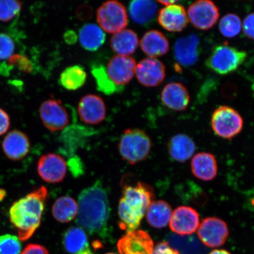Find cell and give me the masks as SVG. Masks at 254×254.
Listing matches in <instances>:
<instances>
[{
    "label": "cell",
    "instance_id": "obj_1",
    "mask_svg": "<svg viewBox=\"0 0 254 254\" xmlns=\"http://www.w3.org/2000/svg\"><path fill=\"white\" fill-rule=\"evenodd\" d=\"M77 224L91 235L104 237L110 217L106 190L99 181L84 189L78 198Z\"/></svg>",
    "mask_w": 254,
    "mask_h": 254
},
{
    "label": "cell",
    "instance_id": "obj_2",
    "mask_svg": "<svg viewBox=\"0 0 254 254\" xmlns=\"http://www.w3.org/2000/svg\"><path fill=\"white\" fill-rule=\"evenodd\" d=\"M46 187L41 186L13 203L9 217L20 241H26L39 228L47 197Z\"/></svg>",
    "mask_w": 254,
    "mask_h": 254
},
{
    "label": "cell",
    "instance_id": "obj_3",
    "mask_svg": "<svg viewBox=\"0 0 254 254\" xmlns=\"http://www.w3.org/2000/svg\"><path fill=\"white\" fill-rule=\"evenodd\" d=\"M154 197L153 189L147 184L124 187L119 205L121 229L127 233L136 230Z\"/></svg>",
    "mask_w": 254,
    "mask_h": 254
},
{
    "label": "cell",
    "instance_id": "obj_4",
    "mask_svg": "<svg viewBox=\"0 0 254 254\" xmlns=\"http://www.w3.org/2000/svg\"><path fill=\"white\" fill-rule=\"evenodd\" d=\"M152 147L151 139L139 129H127L124 132L119 144V151L124 160L135 164L145 160Z\"/></svg>",
    "mask_w": 254,
    "mask_h": 254
},
{
    "label": "cell",
    "instance_id": "obj_5",
    "mask_svg": "<svg viewBox=\"0 0 254 254\" xmlns=\"http://www.w3.org/2000/svg\"><path fill=\"white\" fill-rule=\"evenodd\" d=\"M247 58V53L226 44L214 48L206 59V67L218 74L225 75L236 71Z\"/></svg>",
    "mask_w": 254,
    "mask_h": 254
},
{
    "label": "cell",
    "instance_id": "obj_6",
    "mask_svg": "<svg viewBox=\"0 0 254 254\" xmlns=\"http://www.w3.org/2000/svg\"><path fill=\"white\" fill-rule=\"evenodd\" d=\"M211 127L216 135L224 139H231L242 131V117L236 110L223 106L217 108L212 114Z\"/></svg>",
    "mask_w": 254,
    "mask_h": 254
},
{
    "label": "cell",
    "instance_id": "obj_7",
    "mask_svg": "<svg viewBox=\"0 0 254 254\" xmlns=\"http://www.w3.org/2000/svg\"><path fill=\"white\" fill-rule=\"evenodd\" d=\"M97 20L101 29L114 34L126 29L128 25V14L122 2L108 1L98 8Z\"/></svg>",
    "mask_w": 254,
    "mask_h": 254
},
{
    "label": "cell",
    "instance_id": "obj_8",
    "mask_svg": "<svg viewBox=\"0 0 254 254\" xmlns=\"http://www.w3.org/2000/svg\"><path fill=\"white\" fill-rule=\"evenodd\" d=\"M187 15L193 27L200 30L206 31L211 29L217 23L220 12L214 2L201 0L190 6Z\"/></svg>",
    "mask_w": 254,
    "mask_h": 254
},
{
    "label": "cell",
    "instance_id": "obj_9",
    "mask_svg": "<svg viewBox=\"0 0 254 254\" xmlns=\"http://www.w3.org/2000/svg\"><path fill=\"white\" fill-rule=\"evenodd\" d=\"M198 236L206 247L217 248L223 246L229 236V229L224 221L217 217L205 218L199 224Z\"/></svg>",
    "mask_w": 254,
    "mask_h": 254
},
{
    "label": "cell",
    "instance_id": "obj_10",
    "mask_svg": "<svg viewBox=\"0 0 254 254\" xmlns=\"http://www.w3.org/2000/svg\"><path fill=\"white\" fill-rule=\"evenodd\" d=\"M39 113L43 125L50 131H62L68 125V114L61 101L49 99L44 101Z\"/></svg>",
    "mask_w": 254,
    "mask_h": 254
},
{
    "label": "cell",
    "instance_id": "obj_11",
    "mask_svg": "<svg viewBox=\"0 0 254 254\" xmlns=\"http://www.w3.org/2000/svg\"><path fill=\"white\" fill-rule=\"evenodd\" d=\"M136 78L146 87L158 86L166 76V66L160 60L154 58L142 59L136 64Z\"/></svg>",
    "mask_w": 254,
    "mask_h": 254
},
{
    "label": "cell",
    "instance_id": "obj_12",
    "mask_svg": "<svg viewBox=\"0 0 254 254\" xmlns=\"http://www.w3.org/2000/svg\"><path fill=\"white\" fill-rule=\"evenodd\" d=\"M120 254H152L153 240L147 232L135 230L127 233L117 243Z\"/></svg>",
    "mask_w": 254,
    "mask_h": 254
},
{
    "label": "cell",
    "instance_id": "obj_13",
    "mask_svg": "<svg viewBox=\"0 0 254 254\" xmlns=\"http://www.w3.org/2000/svg\"><path fill=\"white\" fill-rule=\"evenodd\" d=\"M37 170L41 179L46 182L59 183L64 179L67 172V165L60 155L50 153L40 157Z\"/></svg>",
    "mask_w": 254,
    "mask_h": 254
},
{
    "label": "cell",
    "instance_id": "obj_14",
    "mask_svg": "<svg viewBox=\"0 0 254 254\" xmlns=\"http://www.w3.org/2000/svg\"><path fill=\"white\" fill-rule=\"evenodd\" d=\"M171 231L180 236H189L195 233L199 226L198 212L190 206L177 207L171 216L170 221Z\"/></svg>",
    "mask_w": 254,
    "mask_h": 254
},
{
    "label": "cell",
    "instance_id": "obj_15",
    "mask_svg": "<svg viewBox=\"0 0 254 254\" xmlns=\"http://www.w3.org/2000/svg\"><path fill=\"white\" fill-rule=\"evenodd\" d=\"M135 60L129 56H116L110 60L106 71L117 87L129 83L135 74Z\"/></svg>",
    "mask_w": 254,
    "mask_h": 254
},
{
    "label": "cell",
    "instance_id": "obj_16",
    "mask_svg": "<svg viewBox=\"0 0 254 254\" xmlns=\"http://www.w3.org/2000/svg\"><path fill=\"white\" fill-rule=\"evenodd\" d=\"M78 112L84 123L96 125L106 119L107 109L102 98L97 95L88 94L79 101Z\"/></svg>",
    "mask_w": 254,
    "mask_h": 254
},
{
    "label": "cell",
    "instance_id": "obj_17",
    "mask_svg": "<svg viewBox=\"0 0 254 254\" xmlns=\"http://www.w3.org/2000/svg\"><path fill=\"white\" fill-rule=\"evenodd\" d=\"M200 41L195 34L180 38L175 43L174 54L178 64L184 67L192 66L198 62Z\"/></svg>",
    "mask_w": 254,
    "mask_h": 254
},
{
    "label": "cell",
    "instance_id": "obj_18",
    "mask_svg": "<svg viewBox=\"0 0 254 254\" xmlns=\"http://www.w3.org/2000/svg\"><path fill=\"white\" fill-rule=\"evenodd\" d=\"M157 19L162 27L172 33L183 31L189 22L185 8L176 4L161 8L158 12Z\"/></svg>",
    "mask_w": 254,
    "mask_h": 254
},
{
    "label": "cell",
    "instance_id": "obj_19",
    "mask_svg": "<svg viewBox=\"0 0 254 254\" xmlns=\"http://www.w3.org/2000/svg\"><path fill=\"white\" fill-rule=\"evenodd\" d=\"M30 141L28 136L19 130H12L8 133L2 142V150L7 157L12 161L23 160L30 151Z\"/></svg>",
    "mask_w": 254,
    "mask_h": 254
},
{
    "label": "cell",
    "instance_id": "obj_20",
    "mask_svg": "<svg viewBox=\"0 0 254 254\" xmlns=\"http://www.w3.org/2000/svg\"><path fill=\"white\" fill-rule=\"evenodd\" d=\"M161 100L165 106L171 110L183 111L188 108L190 96L188 90L180 82L167 84L161 93Z\"/></svg>",
    "mask_w": 254,
    "mask_h": 254
},
{
    "label": "cell",
    "instance_id": "obj_21",
    "mask_svg": "<svg viewBox=\"0 0 254 254\" xmlns=\"http://www.w3.org/2000/svg\"><path fill=\"white\" fill-rule=\"evenodd\" d=\"M140 47L149 58L163 56L170 50L169 41L166 36L160 31L155 30L146 32L140 41Z\"/></svg>",
    "mask_w": 254,
    "mask_h": 254
},
{
    "label": "cell",
    "instance_id": "obj_22",
    "mask_svg": "<svg viewBox=\"0 0 254 254\" xmlns=\"http://www.w3.org/2000/svg\"><path fill=\"white\" fill-rule=\"evenodd\" d=\"M190 168L193 176L204 182L213 180L218 173L217 160L208 152H199L195 155L192 158Z\"/></svg>",
    "mask_w": 254,
    "mask_h": 254
},
{
    "label": "cell",
    "instance_id": "obj_23",
    "mask_svg": "<svg viewBox=\"0 0 254 254\" xmlns=\"http://www.w3.org/2000/svg\"><path fill=\"white\" fill-rule=\"evenodd\" d=\"M196 145L189 135L184 134L175 135L168 144V150L175 161L184 163L195 153Z\"/></svg>",
    "mask_w": 254,
    "mask_h": 254
},
{
    "label": "cell",
    "instance_id": "obj_24",
    "mask_svg": "<svg viewBox=\"0 0 254 254\" xmlns=\"http://www.w3.org/2000/svg\"><path fill=\"white\" fill-rule=\"evenodd\" d=\"M138 45L137 35L130 29H125L114 34L110 40L111 49L117 56L132 55L137 49Z\"/></svg>",
    "mask_w": 254,
    "mask_h": 254
},
{
    "label": "cell",
    "instance_id": "obj_25",
    "mask_svg": "<svg viewBox=\"0 0 254 254\" xmlns=\"http://www.w3.org/2000/svg\"><path fill=\"white\" fill-rule=\"evenodd\" d=\"M172 214V208L170 204L163 200H158L152 201L149 206L146 218L151 227L160 229L170 223Z\"/></svg>",
    "mask_w": 254,
    "mask_h": 254
},
{
    "label": "cell",
    "instance_id": "obj_26",
    "mask_svg": "<svg viewBox=\"0 0 254 254\" xmlns=\"http://www.w3.org/2000/svg\"><path fill=\"white\" fill-rule=\"evenodd\" d=\"M79 39L85 50L94 52L103 45L106 41V34L98 25L87 24L79 30Z\"/></svg>",
    "mask_w": 254,
    "mask_h": 254
},
{
    "label": "cell",
    "instance_id": "obj_27",
    "mask_svg": "<svg viewBox=\"0 0 254 254\" xmlns=\"http://www.w3.org/2000/svg\"><path fill=\"white\" fill-rule=\"evenodd\" d=\"M156 3L148 0H135L130 2V17L135 23L145 24L153 20L157 12Z\"/></svg>",
    "mask_w": 254,
    "mask_h": 254
},
{
    "label": "cell",
    "instance_id": "obj_28",
    "mask_svg": "<svg viewBox=\"0 0 254 254\" xmlns=\"http://www.w3.org/2000/svg\"><path fill=\"white\" fill-rule=\"evenodd\" d=\"M78 203L68 196H63L56 200L52 206V214L57 221L67 223L77 217Z\"/></svg>",
    "mask_w": 254,
    "mask_h": 254
},
{
    "label": "cell",
    "instance_id": "obj_29",
    "mask_svg": "<svg viewBox=\"0 0 254 254\" xmlns=\"http://www.w3.org/2000/svg\"><path fill=\"white\" fill-rule=\"evenodd\" d=\"M87 77V73L83 67L80 65H73L63 71L60 81L66 90L74 91L83 86Z\"/></svg>",
    "mask_w": 254,
    "mask_h": 254
},
{
    "label": "cell",
    "instance_id": "obj_30",
    "mask_svg": "<svg viewBox=\"0 0 254 254\" xmlns=\"http://www.w3.org/2000/svg\"><path fill=\"white\" fill-rule=\"evenodd\" d=\"M63 245L69 254H77L88 249L86 234L81 228L73 227L66 230L63 237Z\"/></svg>",
    "mask_w": 254,
    "mask_h": 254
},
{
    "label": "cell",
    "instance_id": "obj_31",
    "mask_svg": "<svg viewBox=\"0 0 254 254\" xmlns=\"http://www.w3.org/2000/svg\"><path fill=\"white\" fill-rule=\"evenodd\" d=\"M242 25V21L239 16L228 13L221 19L219 23V30L222 36L232 39L240 33Z\"/></svg>",
    "mask_w": 254,
    "mask_h": 254
},
{
    "label": "cell",
    "instance_id": "obj_32",
    "mask_svg": "<svg viewBox=\"0 0 254 254\" xmlns=\"http://www.w3.org/2000/svg\"><path fill=\"white\" fill-rule=\"evenodd\" d=\"M91 72L96 81L98 90L106 95H111L118 91L119 87L111 81L103 65L93 66Z\"/></svg>",
    "mask_w": 254,
    "mask_h": 254
},
{
    "label": "cell",
    "instance_id": "obj_33",
    "mask_svg": "<svg viewBox=\"0 0 254 254\" xmlns=\"http://www.w3.org/2000/svg\"><path fill=\"white\" fill-rule=\"evenodd\" d=\"M23 4L15 0H0V21L8 22L12 20L21 10Z\"/></svg>",
    "mask_w": 254,
    "mask_h": 254
},
{
    "label": "cell",
    "instance_id": "obj_34",
    "mask_svg": "<svg viewBox=\"0 0 254 254\" xmlns=\"http://www.w3.org/2000/svg\"><path fill=\"white\" fill-rule=\"evenodd\" d=\"M22 246L17 237L11 234L0 236V254H20Z\"/></svg>",
    "mask_w": 254,
    "mask_h": 254
},
{
    "label": "cell",
    "instance_id": "obj_35",
    "mask_svg": "<svg viewBox=\"0 0 254 254\" xmlns=\"http://www.w3.org/2000/svg\"><path fill=\"white\" fill-rule=\"evenodd\" d=\"M15 50V44L7 34L0 33V60L10 58Z\"/></svg>",
    "mask_w": 254,
    "mask_h": 254
},
{
    "label": "cell",
    "instance_id": "obj_36",
    "mask_svg": "<svg viewBox=\"0 0 254 254\" xmlns=\"http://www.w3.org/2000/svg\"><path fill=\"white\" fill-rule=\"evenodd\" d=\"M11 64L17 65L19 69L22 71L30 72L33 69L29 60L24 56L15 55L11 56L9 60Z\"/></svg>",
    "mask_w": 254,
    "mask_h": 254
},
{
    "label": "cell",
    "instance_id": "obj_37",
    "mask_svg": "<svg viewBox=\"0 0 254 254\" xmlns=\"http://www.w3.org/2000/svg\"><path fill=\"white\" fill-rule=\"evenodd\" d=\"M242 28L244 34L249 39L254 40V12L247 15L243 21Z\"/></svg>",
    "mask_w": 254,
    "mask_h": 254
},
{
    "label": "cell",
    "instance_id": "obj_38",
    "mask_svg": "<svg viewBox=\"0 0 254 254\" xmlns=\"http://www.w3.org/2000/svg\"><path fill=\"white\" fill-rule=\"evenodd\" d=\"M152 254H180L176 249L170 246L169 243L165 242L159 243L155 246Z\"/></svg>",
    "mask_w": 254,
    "mask_h": 254
},
{
    "label": "cell",
    "instance_id": "obj_39",
    "mask_svg": "<svg viewBox=\"0 0 254 254\" xmlns=\"http://www.w3.org/2000/svg\"><path fill=\"white\" fill-rule=\"evenodd\" d=\"M20 254H50L45 247L40 244H30L25 247Z\"/></svg>",
    "mask_w": 254,
    "mask_h": 254
},
{
    "label": "cell",
    "instance_id": "obj_40",
    "mask_svg": "<svg viewBox=\"0 0 254 254\" xmlns=\"http://www.w3.org/2000/svg\"><path fill=\"white\" fill-rule=\"evenodd\" d=\"M10 127V119L8 114L4 110L0 109V135L7 132Z\"/></svg>",
    "mask_w": 254,
    "mask_h": 254
},
{
    "label": "cell",
    "instance_id": "obj_41",
    "mask_svg": "<svg viewBox=\"0 0 254 254\" xmlns=\"http://www.w3.org/2000/svg\"><path fill=\"white\" fill-rule=\"evenodd\" d=\"M91 8L88 5H83L77 9V15L79 20H86L91 15Z\"/></svg>",
    "mask_w": 254,
    "mask_h": 254
},
{
    "label": "cell",
    "instance_id": "obj_42",
    "mask_svg": "<svg viewBox=\"0 0 254 254\" xmlns=\"http://www.w3.org/2000/svg\"><path fill=\"white\" fill-rule=\"evenodd\" d=\"M77 35L72 31H68L64 35L65 42L69 44L75 43L76 41H77Z\"/></svg>",
    "mask_w": 254,
    "mask_h": 254
},
{
    "label": "cell",
    "instance_id": "obj_43",
    "mask_svg": "<svg viewBox=\"0 0 254 254\" xmlns=\"http://www.w3.org/2000/svg\"><path fill=\"white\" fill-rule=\"evenodd\" d=\"M209 254H231V253L224 250H215L212 251Z\"/></svg>",
    "mask_w": 254,
    "mask_h": 254
},
{
    "label": "cell",
    "instance_id": "obj_44",
    "mask_svg": "<svg viewBox=\"0 0 254 254\" xmlns=\"http://www.w3.org/2000/svg\"><path fill=\"white\" fill-rule=\"evenodd\" d=\"M177 1H158V2L161 4H163L166 6L170 5L176 4Z\"/></svg>",
    "mask_w": 254,
    "mask_h": 254
},
{
    "label": "cell",
    "instance_id": "obj_45",
    "mask_svg": "<svg viewBox=\"0 0 254 254\" xmlns=\"http://www.w3.org/2000/svg\"><path fill=\"white\" fill-rule=\"evenodd\" d=\"M76 254H94L91 252V251L90 250H89L88 249H86L81 251V252H79Z\"/></svg>",
    "mask_w": 254,
    "mask_h": 254
},
{
    "label": "cell",
    "instance_id": "obj_46",
    "mask_svg": "<svg viewBox=\"0 0 254 254\" xmlns=\"http://www.w3.org/2000/svg\"><path fill=\"white\" fill-rule=\"evenodd\" d=\"M6 192L4 190H0V201L5 197Z\"/></svg>",
    "mask_w": 254,
    "mask_h": 254
},
{
    "label": "cell",
    "instance_id": "obj_47",
    "mask_svg": "<svg viewBox=\"0 0 254 254\" xmlns=\"http://www.w3.org/2000/svg\"><path fill=\"white\" fill-rule=\"evenodd\" d=\"M106 254H115V253H107Z\"/></svg>",
    "mask_w": 254,
    "mask_h": 254
}]
</instances>
